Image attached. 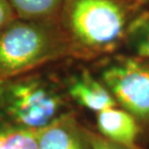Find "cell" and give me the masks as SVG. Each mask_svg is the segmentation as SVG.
Returning <instances> with one entry per match:
<instances>
[{"instance_id": "9c48e42d", "label": "cell", "mask_w": 149, "mask_h": 149, "mask_svg": "<svg viewBox=\"0 0 149 149\" xmlns=\"http://www.w3.org/2000/svg\"><path fill=\"white\" fill-rule=\"evenodd\" d=\"M126 38L139 57L149 59V13L136 17L126 30Z\"/></svg>"}, {"instance_id": "6da1fadb", "label": "cell", "mask_w": 149, "mask_h": 149, "mask_svg": "<svg viewBox=\"0 0 149 149\" xmlns=\"http://www.w3.org/2000/svg\"><path fill=\"white\" fill-rule=\"evenodd\" d=\"M70 54L59 19L16 17L0 31V83Z\"/></svg>"}, {"instance_id": "7a4b0ae2", "label": "cell", "mask_w": 149, "mask_h": 149, "mask_svg": "<svg viewBox=\"0 0 149 149\" xmlns=\"http://www.w3.org/2000/svg\"><path fill=\"white\" fill-rule=\"evenodd\" d=\"M59 23L71 54L89 57L111 50L126 36L127 11L118 0H64Z\"/></svg>"}, {"instance_id": "5b68a950", "label": "cell", "mask_w": 149, "mask_h": 149, "mask_svg": "<svg viewBox=\"0 0 149 149\" xmlns=\"http://www.w3.org/2000/svg\"><path fill=\"white\" fill-rule=\"evenodd\" d=\"M83 130L72 113L55 117L46 126L40 128L38 149H87Z\"/></svg>"}, {"instance_id": "8992f818", "label": "cell", "mask_w": 149, "mask_h": 149, "mask_svg": "<svg viewBox=\"0 0 149 149\" xmlns=\"http://www.w3.org/2000/svg\"><path fill=\"white\" fill-rule=\"evenodd\" d=\"M97 123L105 138L130 149H139L136 145L139 127L130 112L114 108L104 109L98 112Z\"/></svg>"}, {"instance_id": "52a82bcc", "label": "cell", "mask_w": 149, "mask_h": 149, "mask_svg": "<svg viewBox=\"0 0 149 149\" xmlns=\"http://www.w3.org/2000/svg\"><path fill=\"white\" fill-rule=\"evenodd\" d=\"M69 93L80 106L97 112L116 106L115 98L108 87L94 79L87 70L72 80Z\"/></svg>"}, {"instance_id": "4fadbf2b", "label": "cell", "mask_w": 149, "mask_h": 149, "mask_svg": "<svg viewBox=\"0 0 149 149\" xmlns=\"http://www.w3.org/2000/svg\"><path fill=\"white\" fill-rule=\"evenodd\" d=\"M135 1H138L139 3H145V2H147L148 0H135Z\"/></svg>"}, {"instance_id": "277c9868", "label": "cell", "mask_w": 149, "mask_h": 149, "mask_svg": "<svg viewBox=\"0 0 149 149\" xmlns=\"http://www.w3.org/2000/svg\"><path fill=\"white\" fill-rule=\"evenodd\" d=\"M111 93L128 112L149 118V66L135 58H124L103 72Z\"/></svg>"}, {"instance_id": "ba28073f", "label": "cell", "mask_w": 149, "mask_h": 149, "mask_svg": "<svg viewBox=\"0 0 149 149\" xmlns=\"http://www.w3.org/2000/svg\"><path fill=\"white\" fill-rule=\"evenodd\" d=\"M17 17L35 20L59 19L64 0H9Z\"/></svg>"}, {"instance_id": "3957f363", "label": "cell", "mask_w": 149, "mask_h": 149, "mask_svg": "<svg viewBox=\"0 0 149 149\" xmlns=\"http://www.w3.org/2000/svg\"><path fill=\"white\" fill-rule=\"evenodd\" d=\"M0 103L19 127L39 129L55 118L62 99L39 77L11 79L0 83Z\"/></svg>"}, {"instance_id": "30bf717a", "label": "cell", "mask_w": 149, "mask_h": 149, "mask_svg": "<svg viewBox=\"0 0 149 149\" xmlns=\"http://www.w3.org/2000/svg\"><path fill=\"white\" fill-rule=\"evenodd\" d=\"M39 132L40 128L0 129V149H38Z\"/></svg>"}, {"instance_id": "7c38bea8", "label": "cell", "mask_w": 149, "mask_h": 149, "mask_svg": "<svg viewBox=\"0 0 149 149\" xmlns=\"http://www.w3.org/2000/svg\"><path fill=\"white\" fill-rule=\"evenodd\" d=\"M16 17L9 0H0V31Z\"/></svg>"}, {"instance_id": "8fae6325", "label": "cell", "mask_w": 149, "mask_h": 149, "mask_svg": "<svg viewBox=\"0 0 149 149\" xmlns=\"http://www.w3.org/2000/svg\"><path fill=\"white\" fill-rule=\"evenodd\" d=\"M82 130L90 149H130L121 144L116 143L102 135H98L96 133L85 129Z\"/></svg>"}]
</instances>
